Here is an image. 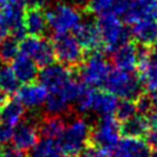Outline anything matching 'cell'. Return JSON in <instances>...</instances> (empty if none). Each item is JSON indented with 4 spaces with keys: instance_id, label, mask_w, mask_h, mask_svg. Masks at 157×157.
<instances>
[{
    "instance_id": "obj_1",
    "label": "cell",
    "mask_w": 157,
    "mask_h": 157,
    "mask_svg": "<svg viewBox=\"0 0 157 157\" xmlns=\"http://www.w3.org/2000/svg\"><path fill=\"white\" fill-rule=\"evenodd\" d=\"M90 134L91 126L83 118H76L65 125L56 140L63 156L78 157L90 142Z\"/></svg>"
},
{
    "instance_id": "obj_2",
    "label": "cell",
    "mask_w": 157,
    "mask_h": 157,
    "mask_svg": "<svg viewBox=\"0 0 157 157\" xmlns=\"http://www.w3.org/2000/svg\"><path fill=\"white\" fill-rule=\"evenodd\" d=\"M104 86L108 92L123 99L135 101L142 92V82L132 71H123L119 69L110 70Z\"/></svg>"
},
{
    "instance_id": "obj_3",
    "label": "cell",
    "mask_w": 157,
    "mask_h": 157,
    "mask_svg": "<svg viewBox=\"0 0 157 157\" xmlns=\"http://www.w3.org/2000/svg\"><path fill=\"white\" fill-rule=\"evenodd\" d=\"M118 97L108 91H99V90H92L86 88L82 94L76 99V107L80 112H94L103 115H113L117 105H118Z\"/></svg>"
},
{
    "instance_id": "obj_4",
    "label": "cell",
    "mask_w": 157,
    "mask_h": 157,
    "mask_svg": "<svg viewBox=\"0 0 157 157\" xmlns=\"http://www.w3.org/2000/svg\"><path fill=\"white\" fill-rule=\"evenodd\" d=\"M96 26L99 31L102 44L107 52L113 53L118 47L129 42L130 32L124 27L117 15L99 16Z\"/></svg>"
},
{
    "instance_id": "obj_5",
    "label": "cell",
    "mask_w": 157,
    "mask_h": 157,
    "mask_svg": "<svg viewBox=\"0 0 157 157\" xmlns=\"http://www.w3.org/2000/svg\"><path fill=\"white\" fill-rule=\"evenodd\" d=\"M120 134L121 125L119 120L114 115H103L94 128H91L90 142L108 152L119 142Z\"/></svg>"
},
{
    "instance_id": "obj_6",
    "label": "cell",
    "mask_w": 157,
    "mask_h": 157,
    "mask_svg": "<svg viewBox=\"0 0 157 157\" xmlns=\"http://www.w3.org/2000/svg\"><path fill=\"white\" fill-rule=\"evenodd\" d=\"M110 65L101 50L91 52V55L81 63L78 75L81 81L90 87H99L104 85L109 72Z\"/></svg>"
},
{
    "instance_id": "obj_7",
    "label": "cell",
    "mask_w": 157,
    "mask_h": 157,
    "mask_svg": "<svg viewBox=\"0 0 157 157\" xmlns=\"http://www.w3.org/2000/svg\"><path fill=\"white\" fill-rule=\"evenodd\" d=\"M54 55L58 61L67 67L76 66L83 60V48L75 36L70 33H55L52 38Z\"/></svg>"
},
{
    "instance_id": "obj_8",
    "label": "cell",
    "mask_w": 157,
    "mask_h": 157,
    "mask_svg": "<svg viewBox=\"0 0 157 157\" xmlns=\"http://www.w3.org/2000/svg\"><path fill=\"white\" fill-rule=\"evenodd\" d=\"M26 5L23 0H6L0 5V26L9 29L11 37L20 40L26 36L23 27V13Z\"/></svg>"
},
{
    "instance_id": "obj_9",
    "label": "cell",
    "mask_w": 157,
    "mask_h": 157,
    "mask_svg": "<svg viewBox=\"0 0 157 157\" xmlns=\"http://www.w3.org/2000/svg\"><path fill=\"white\" fill-rule=\"evenodd\" d=\"M48 26L55 33H69L81 22L80 11L69 4H56L47 12Z\"/></svg>"
},
{
    "instance_id": "obj_10",
    "label": "cell",
    "mask_w": 157,
    "mask_h": 157,
    "mask_svg": "<svg viewBox=\"0 0 157 157\" xmlns=\"http://www.w3.org/2000/svg\"><path fill=\"white\" fill-rule=\"evenodd\" d=\"M18 50L31 56L38 66L49 65L55 59L52 43L40 36H25L18 42Z\"/></svg>"
},
{
    "instance_id": "obj_11",
    "label": "cell",
    "mask_w": 157,
    "mask_h": 157,
    "mask_svg": "<svg viewBox=\"0 0 157 157\" xmlns=\"http://www.w3.org/2000/svg\"><path fill=\"white\" fill-rule=\"evenodd\" d=\"M38 78L48 92H61L70 80H72V75L67 66L60 63H52L43 66L40 72H38Z\"/></svg>"
},
{
    "instance_id": "obj_12",
    "label": "cell",
    "mask_w": 157,
    "mask_h": 157,
    "mask_svg": "<svg viewBox=\"0 0 157 157\" xmlns=\"http://www.w3.org/2000/svg\"><path fill=\"white\" fill-rule=\"evenodd\" d=\"M150 147L145 140L140 137L125 136L108 151L109 157H148Z\"/></svg>"
},
{
    "instance_id": "obj_13",
    "label": "cell",
    "mask_w": 157,
    "mask_h": 157,
    "mask_svg": "<svg viewBox=\"0 0 157 157\" xmlns=\"http://www.w3.org/2000/svg\"><path fill=\"white\" fill-rule=\"evenodd\" d=\"M48 96L47 88L39 82V83H23L18 87L16 92V99L28 109H36L44 104Z\"/></svg>"
},
{
    "instance_id": "obj_14",
    "label": "cell",
    "mask_w": 157,
    "mask_h": 157,
    "mask_svg": "<svg viewBox=\"0 0 157 157\" xmlns=\"http://www.w3.org/2000/svg\"><path fill=\"white\" fill-rule=\"evenodd\" d=\"M130 36L140 45L151 47L157 43V18L147 17L131 23Z\"/></svg>"
},
{
    "instance_id": "obj_15",
    "label": "cell",
    "mask_w": 157,
    "mask_h": 157,
    "mask_svg": "<svg viewBox=\"0 0 157 157\" xmlns=\"http://www.w3.org/2000/svg\"><path fill=\"white\" fill-rule=\"evenodd\" d=\"M74 36L83 50L97 52L101 49L102 39L97 26L92 22H80L74 29Z\"/></svg>"
},
{
    "instance_id": "obj_16",
    "label": "cell",
    "mask_w": 157,
    "mask_h": 157,
    "mask_svg": "<svg viewBox=\"0 0 157 157\" xmlns=\"http://www.w3.org/2000/svg\"><path fill=\"white\" fill-rule=\"evenodd\" d=\"M11 141L13 147L21 151H29L38 141V128L28 121L20 123L13 129Z\"/></svg>"
},
{
    "instance_id": "obj_17",
    "label": "cell",
    "mask_w": 157,
    "mask_h": 157,
    "mask_svg": "<svg viewBox=\"0 0 157 157\" xmlns=\"http://www.w3.org/2000/svg\"><path fill=\"white\" fill-rule=\"evenodd\" d=\"M11 69L15 72L17 80L22 83L32 82L36 77H38V65L36 61L18 52V54L11 60Z\"/></svg>"
},
{
    "instance_id": "obj_18",
    "label": "cell",
    "mask_w": 157,
    "mask_h": 157,
    "mask_svg": "<svg viewBox=\"0 0 157 157\" xmlns=\"http://www.w3.org/2000/svg\"><path fill=\"white\" fill-rule=\"evenodd\" d=\"M23 27L31 36H42L47 27V12L43 7H26L23 13Z\"/></svg>"
},
{
    "instance_id": "obj_19",
    "label": "cell",
    "mask_w": 157,
    "mask_h": 157,
    "mask_svg": "<svg viewBox=\"0 0 157 157\" xmlns=\"http://www.w3.org/2000/svg\"><path fill=\"white\" fill-rule=\"evenodd\" d=\"M113 64L115 69L123 71H134L137 67V47L132 43H124L113 53Z\"/></svg>"
},
{
    "instance_id": "obj_20",
    "label": "cell",
    "mask_w": 157,
    "mask_h": 157,
    "mask_svg": "<svg viewBox=\"0 0 157 157\" xmlns=\"http://www.w3.org/2000/svg\"><path fill=\"white\" fill-rule=\"evenodd\" d=\"M128 6V0H88L86 11L96 16L123 15Z\"/></svg>"
},
{
    "instance_id": "obj_21",
    "label": "cell",
    "mask_w": 157,
    "mask_h": 157,
    "mask_svg": "<svg viewBox=\"0 0 157 157\" xmlns=\"http://www.w3.org/2000/svg\"><path fill=\"white\" fill-rule=\"evenodd\" d=\"M137 69L140 72V80L147 90L157 87V56L150 54V49L148 55L139 60Z\"/></svg>"
},
{
    "instance_id": "obj_22",
    "label": "cell",
    "mask_w": 157,
    "mask_h": 157,
    "mask_svg": "<svg viewBox=\"0 0 157 157\" xmlns=\"http://www.w3.org/2000/svg\"><path fill=\"white\" fill-rule=\"evenodd\" d=\"M65 128V121L59 114H50L43 118L38 125V134L44 139L58 140Z\"/></svg>"
},
{
    "instance_id": "obj_23",
    "label": "cell",
    "mask_w": 157,
    "mask_h": 157,
    "mask_svg": "<svg viewBox=\"0 0 157 157\" xmlns=\"http://www.w3.org/2000/svg\"><path fill=\"white\" fill-rule=\"evenodd\" d=\"M1 112V120L7 123L11 126H16L21 123L25 115V107L17 99H9L2 103L0 108Z\"/></svg>"
},
{
    "instance_id": "obj_24",
    "label": "cell",
    "mask_w": 157,
    "mask_h": 157,
    "mask_svg": "<svg viewBox=\"0 0 157 157\" xmlns=\"http://www.w3.org/2000/svg\"><path fill=\"white\" fill-rule=\"evenodd\" d=\"M148 124L145 118V115L141 114H135L131 118L126 119L123 121L121 125V132L125 136L130 137H141L145 136V134L148 130Z\"/></svg>"
},
{
    "instance_id": "obj_25",
    "label": "cell",
    "mask_w": 157,
    "mask_h": 157,
    "mask_svg": "<svg viewBox=\"0 0 157 157\" xmlns=\"http://www.w3.org/2000/svg\"><path fill=\"white\" fill-rule=\"evenodd\" d=\"M29 157H63L56 140L42 139L29 150Z\"/></svg>"
},
{
    "instance_id": "obj_26",
    "label": "cell",
    "mask_w": 157,
    "mask_h": 157,
    "mask_svg": "<svg viewBox=\"0 0 157 157\" xmlns=\"http://www.w3.org/2000/svg\"><path fill=\"white\" fill-rule=\"evenodd\" d=\"M18 87H20V81L17 80L11 66L7 65L0 66V90L6 96H10L16 93Z\"/></svg>"
},
{
    "instance_id": "obj_27",
    "label": "cell",
    "mask_w": 157,
    "mask_h": 157,
    "mask_svg": "<svg viewBox=\"0 0 157 157\" xmlns=\"http://www.w3.org/2000/svg\"><path fill=\"white\" fill-rule=\"evenodd\" d=\"M67 98L60 92H48L47 99L44 102L47 110L50 114H61L69 107Z\"/></svg>"
},
{
    "instance_id": "obj_28",
    "label": "cell",
    "mask_w": 157,
    "mask_h": 157,
    "mask_svg": "<svg viewBox=\"0 0 157 157\" xmlns=\"http://www.w3.org/2000/svg\"><path fill=\"white\" fill-rule=\"evenodd\" d=\"M18 40L13 37H6L0 43V60L2 63L11 61L18 54Z\"/></svg>"
},
{
    "instance_id": "obj_29",
    "label": "cell",
    "mask_w": 157,
    "mask_h": 157,
    "mask_svg": "<svg viewBox=\"0 0 157 157\" xmlns=\"http://www.w3.org/2000/svg\"><path fill=\"white\" fill-rule=\"evenodd\" d=\"M114 114L119 121H124V120L131 118L132 115L136 114L135 102L131 99H123L121 102H118V105H117Z\"/></svg>"
},
{
    "instance_id": "obj_30",
    "label": "cell",
    "mask_w": 157,
    "mask_h": 157,
    "mask_svg": "<svg viewBox=\"0 0 157 157\" xmlns=\"http://www.w3.org/2000/svg\"><path fill=\"white\" fill-rule=\"evenodd\" d=\"M134 102H135L136 112H137L139 114H141V115H146V114L153 108L152 102H151L148 94H142V93H141Z\"/></svg>"
},
{
    "instance_id": "obj_31",
    "label": "cell",
    "mask_w": 157,
    "mask_h": 157,
    "mask_svg": "<svg viewBox=\"0 0 157 157\" xmlns=\"http://www.w3.org/2000/svg\"><path fill=\"white\" fill-rule=\"evenodd\" d=\"M13 134V126L9 125L5 121H0V145H5L11 141Z\"/></svg>"
},
{
    "instance_id": "obj_32",
    "label": "cell",
    "mask_w": 157,
    "mask_h": 157,
    "mask_svg": "<svg viewBox=\"0 0 157 157\" xmlns=\"http://www.w3.org/2000/svg\"><path fill=\"white\" fill-rule=\"evenodd\" d=\"M145 141L150 148H157V129H148L145 134Z\"/></svg>"
},
{
    "instance_id": "obj_33",
    "label": "cell",
    "mask_w": 157,
    "mask_h": 157,
    "mask_svg": "<svg viewBox=\"0 0 157 157\" xmlns=\"http://www.w3.org/2000/svg\"><path fill=\"white\" fill-rule=\"evenodd\" d=\"M148 128L150 129H157V108H152L146 115H145Z\"/></svg>"
},
{
    "instance_id": "obj_34",
    "label": "cell",
    "mask_w": 157,
    "mask_h": 157,
    "mask_svg": "<svg viewBox=\"0 0 157 157\" xmlns=\"http://www.w3.org/2000/svg\"><path fill=\"white\" fill-rule=\"evenodd\" d=\"M0 157H26L23 151L16 148V147H7L6 150L1 151Z\"/></svg>"
},
{
    "instance_id": "obj_35",
    "label": "cell",
    "mask_w": 157,
    "mask_h": 157,
    "mask_svg": "<svg viewBox=\"0 0 157 157\" xmlns=\"http://www.w3.org/2000/svg\"><path fill=\"white\" fill-rule=\"evenodd\" d=\"M26 7H43L45 0H23Z\"/></svg>"
},
{
    "instance_id": "obj_36",
    "label": "cell",
    "mask_w": 157,
    "mask_h": 157,
    "mask_svg": "<svg viewBox=\"0 0 157 157\" xmlns=\"http://www.w3.org/2000/svg\"><path fill=\"white\" fill-rule=\"evenodd\" d=\"M148 97L152 102L153 108H157V87H153V88L148 90Z\"/></svg>"
},
{
    "instance_id": "obj_37",
    "label": "cell",
    "mask_w": 157,
    "mask_h": 157,
    "mask_svg": "<svg viewBox=\"0 0 157 157\" xmlns=\"http://www.w3.org/2000/svg\"><path fill=\"white\" fill-rule=\"evenodd\" d=\"M9 29H6L5 27H2V26H0V43L6 38V37H9Z\"/></svg>"
},
{
    "instance_id": "obj_38",
    "label": "cell",
    "mask_w": 157,
    "mask_h": 157,
    "mask_svg": "<svg viewBox=\"0 0 157 157\" xmlns=\"http://www.w3.org/2000/svg\"><path fill=\"white\" fill-rule=\"evenodd\" d=\"M6 97H7V96H6V94L0 90V103H4V102L6 101Z\"/></svg>"
},
{
    "instance_id": "obj_39",
    "label": "cell",
    "mask_w": 157,
    "mask_h": 157,
    "mask_svg": "<svg viewBox=\"0 0 157 157\" xmlns=\"http://www.w3.org/2000/svg\"><path fill=\"white\" fill-rule=\"evenodd\" d=\"M148 157H157V148H153V151H152V152H150Z\"/></svg>"
},
{
    "instance_id": "obj_40",
    "label": "cell",
    "mask_w": 157,
    "mask_h": 157,
    "mask_svg": "<svg viewBox=\"0 0 157 157\" xmlns=\"http://www.w3.org/2000/svg\"><path fill=\"white\" fill-rule=\"evenodd\" d=\"M5 1H6V0H0V5H2V4L5 2Z\"/></svg>"
},
{
    "instance_id": "obj_41",
    "label": "cell",
    "mask_w": 157,
    "mask_h": 157,
    "mask_svg": "<svg viewBox=\"0 0 157 157\" xmlns=\"http://www.w3.org/2000/svg\"><path fill=\"white\" fill-rule=\"evenodd\" d=\"M1 151H2V150H1V145H0V155H1Z\"/></svg>"
},
{
    "instance_id": "obj_42",
    "label": "cell",
    "mask_w": 157,
    "mask_h": 157,
    "mask_svg": "<svg viewBox=\"0 0 157 157\" xmlns=\"http://www.w3.org/2000/svg\"><path fill=\"white\" fill-rule=\"evenodd\" d=\"M0 120H1V112H0Z\"/></svg>"
},
{
    "instance_id": "obj_43",
    "label": "cell",
    "mask_w": 157,
    "mask_h": 157,
    "mask_svg": "<svg viewBox=\"0 0 157 157\" xmlns=\"http://www.w3.org/2000/svg\"><path fill=\"white\" fill-rule=\"evenodd\" d=\"M77 1H82V0H77Z\"/></svg>"
}]
</instances>
